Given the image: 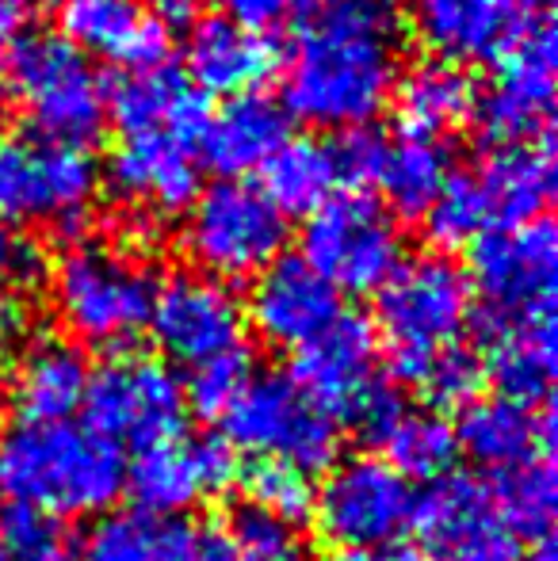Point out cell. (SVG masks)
<instances>
[{
	"label": "cell",
	"mask_w": 558,
	"mask_h": 561,
	"mask_svg": "<svg viewBox=\"0 0 558 561\" xmlns=\"http://www.w3.org/2000/svg\"><path fill=\"white\" fill-rule=\"evenodd\" d=\"M452 180V153L440 138H418V134H402V138L387 141L383 149L375 184L383 192V207L390 215L424 218L444 184Z\"/></svg>",
	"instance_id": "4dcf8cb0"
},
{
	"label": "cell",
	"mask_w": 558,
	"mask_h": 561,
	"mask_svg": "<svg viewBox=\"0 0 558 561\" xmlns=\"http://www.w3.org/2000/svg\"><path fill=\"white\" fill-rule=\"evenodd\" d=\"M379 447L387 450L383 462L395 466L406 481L447 478L455 455H459L452 424H447L444 416L424 413V409H410V405H406V413L390 424V432L383 436Z\"/></svg>",
	"instance_id": "d6a6232c"
},
{
	"label": "cell",
	"mask_w": 558,
	"mask_h": 561,
	"mask_svg": "<svg viewBox=\"0 0 558 561\" xmlns=\"http://www.w3.org/2000/svg\"><path fill=\"white\" fill-rule=\"evenodd\" d=\"M544 8L547 0H406L402 15L436 58L463 66L501 58Z\"/></svg>",
	"instance_id": "e0dca14e"
},
{
	"label": "cell",
	"mask_w": 558,
	"mask_h": 561,
	"mask_svg": "<svg viewBox=\"0 0 558 561\" xmlns=\"http://www.w3.org/2000/svg\"><path fill=\"white\" fill-rule=\"evenodd\" d=\"M107 187L123 203L135 229L187 210L200 195L195 146L172 134H123L107 157Z\"/></svg>",
	"instance_id": "2e32d148"
},
{
	"label": "cell",
	"mask_w": 558,
	"mask_h": 561,
	"mask_svg": "<svg viewBox=\"0 0 558 561\" xmlns=\"http://www.w3.org/2000/svg\"><path fill=\"white\" fill-rule=\"evenodd\" d=\"M107 115L119 123L123 134H172V138L200 141L207 123L200 96L192 84L169 66L135 69L107 92Z\"/></svg>",
	"instance_id": "4316f807"
},
{
	"label": "cell",
	"mask_w": 558,
	"mask_h": 561,
	"mask_svg": "<svg viewBox=\"0 0 558 561\" xmlns=\"http://www.w3.org/2000/svg\"><path fill=\"white\" fill-rule=\"evenodd\" d=\"M455 447L482 470L509 478V473L524 470V466L551 458L555 424L551 413H536V409L521 405V401H470V405H463Z\"/></svg>",
	"instance_id": "603a6c76"
},
{
	"label": "cell",
	"mask_w": 558,
	"mask_h": 561,
	"mask_svg": "<svg viewBox=\"0 0 558 561\" xmlns=\"http://www.w3.org/2000/svg\"><path fill=\"white\" fill-rule=\"evenodd\" d=\"M486 203H490L493 229L524 226L544 218L555 195V157L551 138L521 141V146H493V153L475 172Z\"/></svg>",
	"instance_id": "83f0119b"
},
{
	"label": "cell",
	"mask_w": 558,
	"mask_h": 561,
	"mask_svg": "<svg viewBox=\"0 0 558 561\" xmlns=\"http://www.w3.org/2000/svg\"><path fill=\"white\" fill-rule=\"evenodd\" d=\"M223 4H226V20L264 35V31H276L295 20H306L321 0H223Z\"/></svg>",
	"instance_id": "7bdbcfd3"
},
{
	"label": "cell",
	"mask_w": 558,
	"mask_h": 561,
	"mask_svg": "<svg viewBox=\"0 0 558 561\" xmlns=\"http://www.w3.org/2000/svg\"><path fill=\"white\" fill-rule=\"evenodd\" d=\"M46 4H61V0H46Z\"/></svg>",
	"instance_id": "f907efd6"
},
{
	"label": "cell",
	"mask_w": 558,
	"mask_h": 561,
	"mask_svg": "<svg viewBox=\"0 0 558 561\" xmlns=\"http://www.w3.org/2000/svg\"><path fill=\"white\" fill-rule=\"evenodd\" d=\"M157 279L130 252L73 244L50 272V302L61 329L92 347L119 352L149 325Z\"/></svg>",
	"instance_id": "277c9868"
},
{
	"label": "cell",
	"mask_w": 558,
	"mask_h": 561,
	"mask_svg": "<svg viewBox=\"0 0 558 561\" xmlns=\"http://www.w3.org/2000/svg\"><path fill=\"white\" fill-rule=\"evenodd\" d=\"M230 561H314L295 524L272 519L257 508H241L226 535Z\"/></svg>",
	"instance_id": "74e56055"
},
{
	"label": "cell",
	"mask_w": 558,
	"mask_h": 561,
	"mask_svg": "<svg viewBox=\"0 0 558 561\" xmlns=\"http://www.w3.org/2000/svg\"><path fill=\"white\" fill-rule=\"evenodd\" d=\"M410 481L375 455L344 458L314 493V519L337 550H390L413 524Z\"/></svg>",
	"instance_id": "8fae6325"
},
{
	"label": "cell",
	"mask_w": 558,
	"mask_h": 561,
	"mask_svg": "<svg viewBox=\"0 0 558 561\" xmlns=\"http://www.w3.org/2000/svg\"><path fill=\"white\" fill-rule=\"evenodd\" d=\"M61 38L84 58L123 61L127 73L169 61V27L141 0H61Z\"/></svg>",
	"instance_id": "7402d4cb"
},
{
	"label": "cell",
	"mask_w": 558,
	"mask_h": 561,
	"mask_svg": "<svg viewBox=\"0 0 558 561\" xmlns=\"http://www.w3.org/2000/svg\"><path fill=\"white\" fill-rule=\"evenodd\" d=\"M127 485L123 458L89 424H15L0 436V496L46 516L107 512Z\"/></svg>",
	"instance_id": "7a4b0ae2"
},
{
	"label": "cell",
	"mask_w": 558,
	"mask_h": 561,
	"mask_svg": "<svg viewBox=\"0 0 558 561\" xmlns=\"http://www.w3.org/2000/svg\"><path fill=\"white\" fill-rule=\"evenodd\" d=\"M413 531L424 561H524L528 542L516 535L498 493L475 478H440L413 504Z\"/></svg>",
	"instance_id": "4fadbf2b"
},
{
	"label": "cell",
	"mask_w": 558,
	"mask_h": 561,
	"mask_svg": "<svg viewBox=\"0 0 558 561\" xmlns=\"http://www.w3.org/2000/svg\"><path fill=\"white\" fill-rule=\"evenodd\" d=\"M478 382H482V363L475 359L470 352L455 347V352L440 355L436 363L429 367V375L421 378L418 390L436 405H470L478 393Z\"/></svg>",
	"instance_id": "ab89813d"
},
{
	"label": "cell",
	"mask_w": 558,
	"mask_h": 561,
	"mask_svg": "<svg viewBox=\"0 0 558 561\" xmlns=\"http://www.w3.org/2000/svg\"><path fill=\"white\" fill-rule=\"evenodd\" d=\"M470 295H478L482 333L513 325L555 321L558 290V237L547 218L524 226L490 229L475 241Z\"/></svg>",
	"instance_id": "52a82bcc"
},
{
	"label": "cell",
	"mask_w": 558,
	"mask_h": 561,
	"mask_svg": "<svg viewBox=\"0 0 558 561\" xmlns=\"http://www.w3.org/2000/svg\"><path fill=\"white\" fill-rule=\"evenodd\" d=\"M27 27V0H0V46L15 43Z\"/></svg>",
	"instance_id": "bcb514c9"
},
{
	"label": "cell",
	"mask_w": 558,
	"mask_h": 561,
	"mask_svg": "<svg viewBox=\"0 0 558 561\" xmlns=\"http://www.w3.org/2000/svg\"><path fill=\"white\" fill-rule=\"evenodd\" d=\"M246 493H249V508L264 512L272 519L283 524H298L314 512V481L310 473L295 470V466L283 462H257L246 473Z\"/></svg>",
	"instance_id": "8d00e7d4"
},
{
	"label": "cell",
	"mask_w": 558,
	"mask_h": 561,
	"mask_svg": "<svg viewBox=\"0 0 558 561\" xmlns=\"http://www.w3.org/2000/svg\"><path fill=\"white\" fill-rule=\"evenodd\" d=\"M333 146L337 172H341V184H375V172H379L383 149L387 138L372 126H360V130H344Z\"/></svg>",
	"instance_id": "60d3db41"
},
{
	"label": "cell",
	"mask_w": 558,
	"mask_h": 561,
	"mask_svg": "<svg viewBox=\"0 0 558 561\" xmlns=\"http://www.w3.org/2000/svg\"><path fill=\"white\" fill-rule=\"evenodd\" d=\"M81 561H230L223 531L184 516L112 512L92 527Z\"/></svg>",
	"instance_id": "44dd1931"
},
{
	"label": "cell",
	"mask_w": 558,
	"mask_h": 561,
	"mask_svg": "<svg viewBox=\"0 0 558 561\" xmlns=\"http://www.w3.org/2000/svg\"><path fill=\"white\" fill-rule=\"evenodd\" d=\"M141 4H146V12L157 15V20L184 23V20H192V15L203 12V4H207V0H141Z\"/></svg>",
	"instance_id": "f6af8a7d"
},
{
	"label": "cell",
	"mask_w": 558,
	"mask_h": 561,
	"mask_svg": "<svg viewBox=\"0 0 558 561\" xmlns=\"http://www.w3.org/2000/svg\"><path fill=\"white\" fill-rule=\"evenodd\" d=\"M402 0H321L291 38L283 112L318 130H360L402 77Z\"/></svg>",
	"instance_id": "6da1fadb"
},
{
	"label": "cell",
	"mask_w": 558,
	"mask_h": 561,
	"mask_svg": "<svg viewBox=\"0 0 558 561\" xmlns=\"http://www.w3.org/2000/svg\"><path fill=\"white\" fill-rule=\"evenodd\" d=\"M8 89L38 141L84 149L107 126V84L92 58L61 35L15 38Z\"/></svg>",
	"instance_id": "5b68a950"
},
{
	"label": "cell",
	"mask_w": 558,
	"mask_h": 561,
	"mask_svg": "<svg viewBox=\"0 0 558 561\" xmlns=\"http://www.w3.org/2000/svg\"><path fill=\"white\" fill-rule=\"evenodd\" d=\"M398 218L372 195H333L306 218L303 260L344 295H375L402 264Z\"/></svg>",
	"instance_id": "ba28073f"
},
{
	"label": "cell",
	"mask_w": 558,
	"mask_h": 561,
	"mask_svg": "<svg viewBox=\"0 0 558 561\" xmlns=\"http://www.w3.org/2000/svg\"><path fill=\"white\" fill-rule=\"evenodd\" d=\"M555 31L547 15L501 54L498 77L475 107V123L490 146L547 138L555 107Z\"/></svg>",
	"instance_id": "9a60e30c"
},
{
	"label": "cell",
	"mask_w": 558,
	"mask_h": 561,
	"mask_svg": "<svg viewBox=\"0 0 558 561\" xmlns=\"http://www.w3.org/2000/svg\"><path fill=\"white\" fill-rule=\"evenodd\" d=\"M31 325V306L23 295H15V290H4L0 287V344H12V340H20L27 333Z\"/></svg>",
	"instance_id": "ee69618b"
},
{
	"label": "cell",
	"mask_w": 558,
	"mask_h": 561,
	"mask_svg": "<svg viewBox=\"0 0 558 561\" xmlns=\"http://www.w3.org/2000/svg\"><path fill=\"white\" fill-rule=\"evenodd\" d=\"M89 363L66 340H35L8 386L20 424H61L84 405Z\"/></svg>",
	"instance_id": "484cf974"
},
{
	"label": "cell",
	"mask_w": 558,
	"mask_h": 561,
	"mask_svg": "<svg viewBox=\"0 0 558 561\" xmlns=\"http://www.w3.org/2000/svg\"><path fill=\"white\" fill-rule=\"evenodd\" d=\"M283 244L287 218L272 207L261 187L246 180H218L203 187L180 229V249L195 264V275L215 283L257 279L283 256Z\"/></svg>",
	"instance_id": "8992f818"
},
{
	"label": "cell",
	"mask_w": 558,
	"mask_h": 561,
	"mask_svg": "<svg viewBox=\"0 0 558 561\" xmlns=\"http://www.w3.org/2000/svg\"><path fill=\"white\" fill-rule=\"evenodd\" d=\"M287 118L291 115L283 112V104L261 96V92L234 96L215 115H207L200 141H195V153L223 180H241L249 172L264 169L269 157L291 138Z\"/></svg>",
	"instance_id": "d4e9b609"
},
{
	"label": "cell",
	"mask_w": 558,
	"mask_h": 561,
	"mask_svg": "<svg viewBox=\"0 0 558 561\" xmlns=\"http://www.w3.org/2000/svg\"><path fill=\"white\" fill-rule=\"evenodd\" d=\"M0 561H77V539L58 516L4 504L0 508Z\"/></svg>",
	"instance_id": "836d02e7"
},
{
	"label": "cell",
	"mask_w": 558,
	"mask_h": 561,
	"mask_svg": "<svg viewBox=\"0 0 558 561\" xmlns=\"http://www.w3.org/2000/svg\"><path fill=\"white\" fill-rule=\"evenodd\" d=\"M341 313L337 290L303 256H280L276 264H269L257 275L253 295H249V321L257 336L269 340L272 347H291V352H303Z\"/></svg>",
	"instance_id": "d6986e66"
},
{
	"label": "cell",
	"mask_w": 558,
	"mask_h": 561,
	"mask_svg": "<svg viewBox=\"0 0 558 561\" xmlns=\"http://www.w3.org/2000/svg\"><path fill=\"white\" fill-rule=\"evenodd\" d=\"M429 237L444 249H459L467 241H478L493 229L490 203H486L482 187H478L475 172H452V180L444 184V192L436 195V203L424 215Z\"/></svg>",
	"instance_id": "d590c367"
},
{
	"label": "cell",
	"mask_w": 558,
	"mask_h": 561,
	"mask_svg": "<svg viewBox=\"0 0 558 561\" xmlns=\"http://www.w3.org/2000/svg\"><path fill=\"white\" fill-rule=\"evenodd\" d=\"M0 112H4V96H0Z\"/></svg>",
	"instance_id": "681fc988"
},
{
	"label": "cell",
	"mask_w": 558,
	"mask_h": 561,
	"mask_svg": "<svg viewBox=\"0 0 558 561\" xmlns=\"http://www.w3.org/2000/svg\"><path fill=\"white\" fill-rule=\"evenodd\" d=\"M234 450L223 439L207 436H169L153 447H141L130 466V493L141 512L180 516L207 496L223 493L234 481Z\"/></svg>",
	"instance_id": "ac0fdd59"
},
{
	"label": "cell",
	"mask_w": 558,
	"mask_h": 561,
	"mask_svg": "<svg viewBox=\"0 0 558 561\" xmlns=\"http://www.w3.org/2000/svg\"><path fill=\"white\" fill-rule=\"evenodd\" d=\"M498 501L505 508L509 524L516 527L524 542H551V527H555V470L551 458L544 462H532L524 470L509 473L498 489Z\"/></svg>",
	"instance_id": "e575fe53"
},
{
	"label": "cell",
	"mask_w": 558,
	"mask_h": 561,
	"mask_svg": "<svg viewBox=\"0 0 558 561\" xmlns=\"http://www.w3.org/2000/svg\"><path fill=\"white\" fill-rule=\"evenodd\" d=\"M395 104L406 134L440 138V134L475 118L478 89L463 66L444 58H429L418 61L413 69H402L395 89Z\"/></svg>",
	"instance_id": "f1b7e54d"
},
{
	"label": "cell",
	"mask_w": 558,
	"mask_h": 561,
	"mask_svg": "<svg viewBox=\"0 0 558 561\" xmlns=\"http://www.w3.org/2000/svg\"><path fill=\"white\" fill-rule=\"evenodd\" d=\"M4 401H8V382H4V370H0V413H4Z\"/></svg>",
	"instance_id": "c3c4849f"
},
{
	"label": "cell",
	"mask_w": 558,
	"mask_h": 561,
	"mask_svg": "<svg viewBox=\"0 0 558 561\" xmlns=\"http://www.w3.org/2000/svg\"><path fill=\"white\" fill-rule=\"evenodd\" d=\"M326 561H413V558L390 547V550H337Z\"/></svg>",
	"instance_id": "7dc6e473"
},
{
	"label": "cell",
	"mask_w": 558,
	"mask_h": 561,
	"mask_svg": "<svg viewBox=\"0 0 558 561\" xmlns=\"http://www.w3.org/2000/svg\"><path fill=\"white\" fill-rule=\"evenodd\" d=\"M276 46L226 15H210L184 38V73L210 96H249L276 73Z\"/></svg>",
	"instance_id": "cb8c5ba5"
},
{
	"label": "cell",
	"mask_w": 558,
	"mask_h": 561,
	"mask_svg": "<svg viewBox=\"0 0 558 561\" xmlns=\"http://www.w3.org/2000/svg\"><path fill=\"white\" fill-rule=\"evenodd\" d=\"M249 378H253V370H249V352L223 355V359H210V363H203V367L187 370V398H192V405L200 409V413L223 416Z\"/></svg>",
	"instance_id": "f35d334b"
},
{
	"label": "cell",
	"mask_w": 558,
	"mask_h": 561,
	"mask_svg": "<svg viewBox=\"0 0 558 561\" xmlns=\"http://www.w3.org/2000/svg\"><path fill=\"white\" fill-rule=\"evenodd\" d=\"M375 325L387 340L390 367L402 382L421 386L440 355L455 352L470 321V279L447 256H413L375 290Z\"/></svg>",
	"instance_id": "3957f363"
},
{
	"label": "cell",
	"mask_w": 558,
	"mask_h": 561,
	"mask_svg": "<svg viewBox=\"0 0 558 561\" xmlns=\"http://www.w3.org/2000/svg\"><path fill=\"white\" fill-rule=\"evenodd\" d=\"M264 187L269 203L287 215H306L310 218L318 207H326L333 199L341 172H337L333 146L321 138H287L276 153L264 164Z\"/></svg>",
	"instance_id": "1f68e13d"
},
{
	"label": "cell",
	"mask_w": 558,
	"mask_h": 561,
	"mask_svg": "<svg viewBox=\"0 0 558 561\" xmlns=\"http://www.w3.org/2000/svg\"><path fill=\"white\" fill-rule=\"evenodd\" d=\"M486 340V359L482 375L493 378L498 398L521 401V405H536L547 398L555 382V321L544 325H513V329H490L482 333Z\"/></svg>",
	"instance_id": "f546056e"
},
{
	"label": "cell",
	"mask_w": 558,
	"mask_h": 561,
	"mask_svg": "<svg viewBox=\"0 0 558 561\" xmlns=\"http://www.w3.org/2000/svg\"><path fill=\"white\" fill-rule=\"evenodd\" d=\"M161 352L172 363L195 370L210 359L246 352V310L226 283L207 275H172L157 283L153 310H149Z\"/></svg>",
	"instance_id": "5bb4252c"
},
{
	"label": "cell",
	"mask_w": 558,
	"mask_h": 561,
	"mask_svg": "<svg viewBox=\"0 0 558 561\" xmlns=\"http://www.w3.org/2000/svg\"><path fill=\"white\" fill-rule=\"evenodd\" d=\"M295 386L337 421H349L375 378V329L356 313H341L318 340L295 352Z\"/></svg>",
	"instance_id": "ffe728a7"
},
{
	"label": "cell",
	"mask_w": 558,
	"mask_h": 561,
	"mask_svg": "<svg viewBox=\"0 0 558 561\" xmlns=\"http://www.w3.org/2000/svg\"><path fill=\"white\" fill-rule=\"evenodd\" d=\"M226 439L261 462L310 473L337 458V421L321 413L291 375H253L223 413Z\"/></svg>",
	"instance_id": "9c48e42d"
},
{
	"label": "cell",
	"mask_w": 558,
	"mask_h": 561,
	"mask_svg": "<svg viewBox=\"0 0 558 561\" xmlns=\"http://www.w3.org/2000/svg\"><path fill=\"white\" fill-rule=\"evenodd\" d=\"M43 249L20 229L0 226V287L23 295L43 279Z\"/></svg>",
	"instance_id": "b9f144b4"
},
{
	"label": "cell",
	"mask_w": 558,
	"mask_h": 561,
	"mask_svg": "<svg viewBox=\"0 0 558 561\" xmlns=\"http://www.w3.org/2000/svg\"><path fill=\"white\" fill-rule=\"evenodd\" d=\"M89 428L119 447H153L180 436L184 424V386L161 359L115 355L96 375H89L84 393Z\"/></svg>",
	"instance_id": "7c38bea8"
},
{
	"label": "cell",
	"mask_w": 558,
	"mask_h": 561,
	"mask_svg": "<svg viewBox=\"0 0 558 561\" xmlns=\"http://www.w3.org/2000/svg\"><path fill=\"white\" fill-rule=\"evenodd\" d=\"M100 192V172L84 149L0 134V226L50 222L81 229Z\"/></svg>",
	"instance_id": "30bf717a"
}]
</instances>
